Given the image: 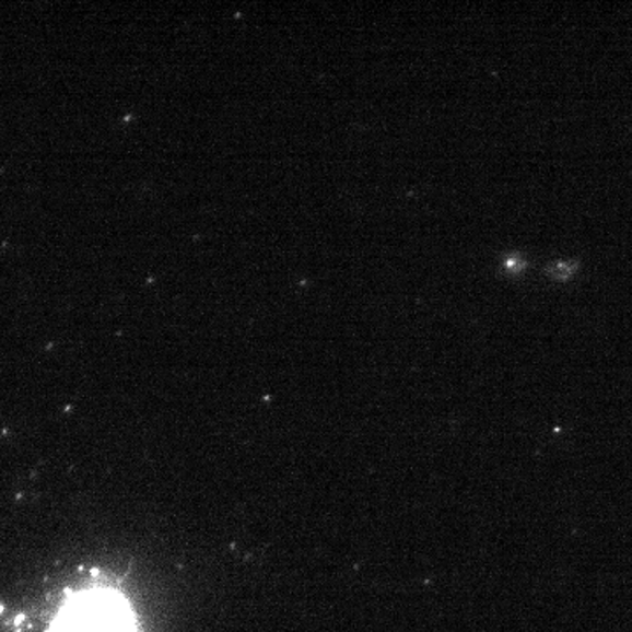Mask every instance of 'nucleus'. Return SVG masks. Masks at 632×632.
Returning <instances> with one entry per match:
<instances>
[{
	"mask_svg": "<svg viewBox=\"0 0 632 632\" xmlns=\"http://www.w3.org/2000/svg\"><path fill=\"white\" fill-rule=\"evenodd\" d=\"M55 632H134L127 606L116 594L86 593L69 602Z\"/></svg>",
	"mask_w": 632,
	"mask_h": 632,
	"instance_id": "nucleus-1",
	"label": "nucleus"
}]
</instances>
